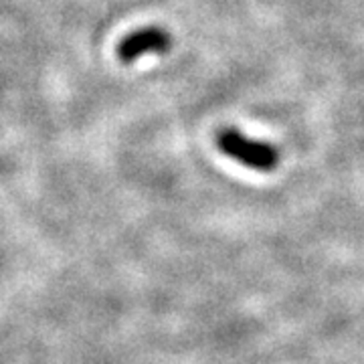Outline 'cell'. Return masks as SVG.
I'll use <instances>...</instances> for the list:
<instances>
[{"label":"cell","mask_w":364,"mask_h":364,"mask_svg":"<svg viewBox=\"0 0 364 364\" xmlns=\"http://www.w3.org/2000/svg\"><path fill=\"white\" fill-rule=\"evenodd\" d=\"M217 146L223 154L259 172H272L279 164V150L273 144L247 138L235 128L223 130L217 136Z\"/></svg>","instance_id":"obj_1"},{"label":"cell","mask_w":364,"mask_h":364,"mask_svg":"<svg viewBox=\"0 0 364 364\" xmlns=\"http://www.w3.org/2000/svg\"><path fill=\"white\" fill-rule=\"evenodd\" d=\"M172 47L170 35L160 26H148L128 35L117 47V57L122 63H134L150 53H168Z\"/></svg>","instance_id":"obj_2"}]
</instances>
